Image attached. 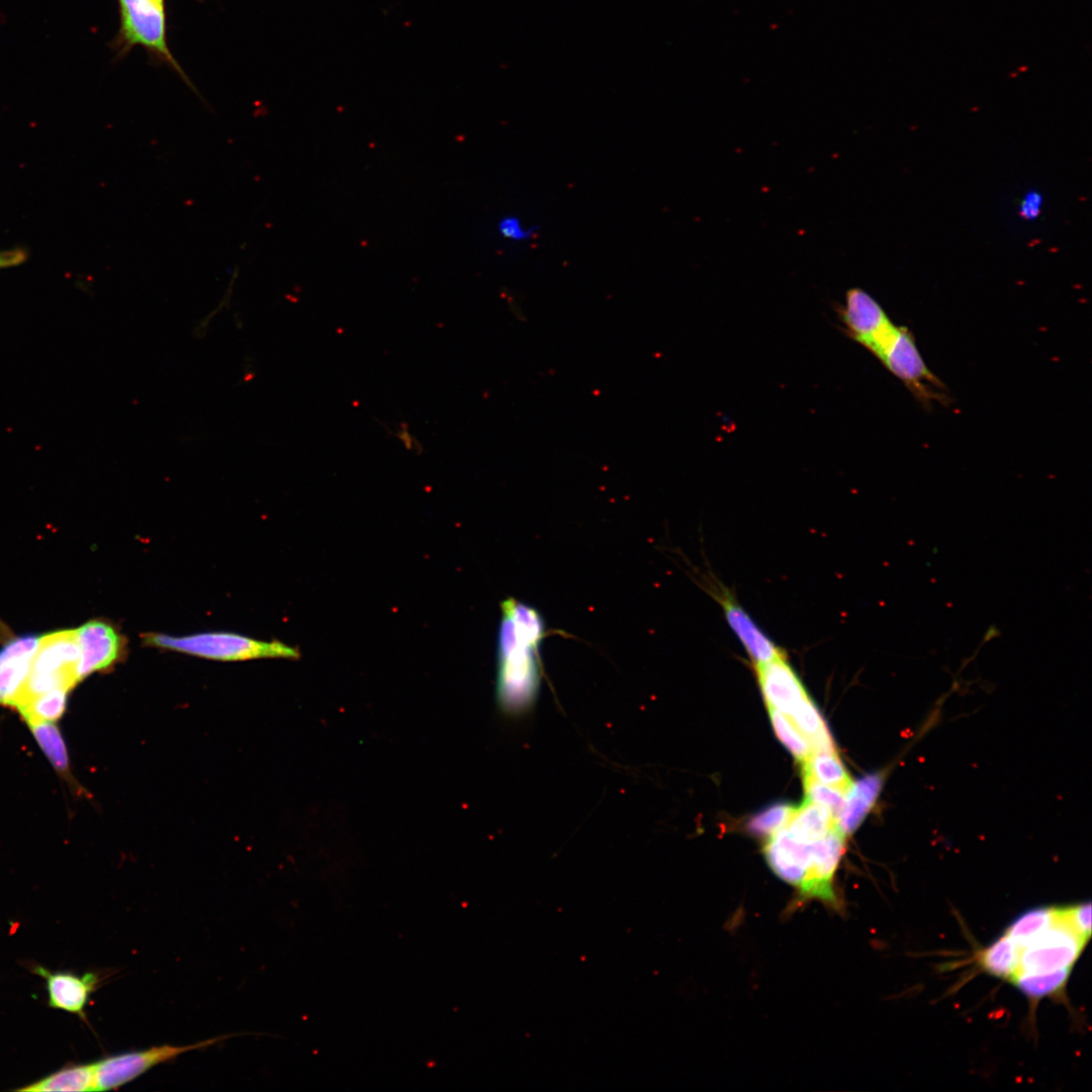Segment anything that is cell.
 <instances>
[{"instance_id": "cell-15", "label": "cell", "mask_w": 1092, "mask_h": 1092, "mask_svg": "<svg viewBox=\"0 0 1092 1092\" xmlns=\"http://www.w3.org/2000/svg\"><path fill=\"white\" fill-rule=\"evenodd\" d=\"M838 825L831 811L808 799L795 807L786 825L790 834L800 842L811 843L824 837Z\"/></svg>"}, {"instance_id": "cell-16", "label": "cell", "mask_w": 1092, "mask_h": 1092, "mask_svg": "<svg viewBox=\"0 0 1092 1092\" xmlns=\"http://www.w3.org/2000/svg\"><path fill=\"white\" fill-rule=\"evenodd\" d=\"M881 787V780L877 776H868L851 788L845 794L843 807L838 815V827L843 834H849L863 820L871 809Z\"/></svg>"}, {"instance_id": "cell-31", "label": "cell", "mask_w": 1092, "mask_h": 1092, "mask_svg": "<svg viewBox=\"0 0 1092 1092\" xmlns=\"http://www.w3.org/2000/svg\"><path fill=\"white\" fill-rule=\"evenodd\" d=\"M397 429H398V431L395 433V436L403 444V446L407 450H413L414 452H420L421 445L418 443L417 439L412 435V433L408 430V427L404 423H402L401 425H399L397 427Z\"/></svg>"}, {"instance_id": "cell-9", "label": "cell", "mask_w": 1092, "mask_h": 1092, "mask_svg": "<svg viewBox=\"0 0 1092 1092\" xmlns=\"http://www.w3.org/2000/svg\"><path fill=\"white\" fill-rule=\"evenodd\" d=\"M763 854L771 871L796 892L789 908H799L809 877L811 844L798 841L784 827L766 841Z\"/></svg>"}, {"instance_id": "cell-25", "label": "cell", "mask_w": 1092, "mask_h": 1092, "mask_svg": "<svg viewBox=\"0 0 1092 1092\" xmlns=\"http://www.w3.org/2000/svg\"><path fill=\"white\" fill-rule=\"evenodd\" d=\"M767 708L778 738L797 760L800 762L804 761L812 752L808 740L797 729L789 717L776 709Z\"/></svg>"}, {"instance_id": "cell-32", "label": "cell", "mask_w": 1092, "mask_h": 1092, "mask_svg": "<svg viewBox=\"0 0 1092 1092\" xmlns=\"http://www.w3.org/2000/svg\"><path fill=\"white\" fill-rule=\"evenodd\" d=\"M24 259L25 253L20 250L0 252V268L17 265Z\"/></svg>"}, {"instance_id": "cell-21", "label": "cell", "mask_w": 1092, "mask_h": 1092, "mask_svg": "<svg viewBox=\"0 0 1092 1092\" xmlns=\"http://www.w3.org/2000/svg\"><path fill=\"white\" fill-rule=\"evenodd\" d=\"M20 1091H94V1064L63 1069Z\"/></svg>"}, {"instance_id": "cell-30", "label": "cell", "mask_w": 1092, "mask_h": 1092, "mask_svg": "<svg viewBox=\"0 0 1092 1092\" xmlns=\"http://www.w3.org/2000/svg\"><path fill=\"white\" fill-rule=\"evenodd\" d=\"M1041 204L1042 197L1039 193L1035 191L1026 193L1019 206L1021 216L1026 219L1035 218L1040 212Z\"/></svg>"}, {"instance_id": "cell-12", "label": "cell", "mask_w": 1092, "mask_h": 1092, "mask_svg": "<svg viewBox=\"0 0 1092 1092\" xmlns=\"http://www.w3.org/2000/svg\"><path fill=\"white\" fill-rule=\"evenodd\" d=\"M724 617L754 665L785 655L784 651L756 625L750 615L725 589L717 590Z\"/></svg>"}, {"instance_id": "cell-23", "label": "cell", "mask_w": 1092, "mask_h": 1092, "mask_svg": "<svg viewBox=\"0 0 1092 1092\" xmlns=\"http://www.w3.org/2000/svg\"><path fill=\"white\" fill-rule=\"evenodd\" d=\"M68 692L64 689L54 690L29 700L16 709L26 723L56 721L65 711Z\"/></svg>"}, {"instance_id": "cell-11", "label": "cell", "mask_w": 1092, "mask_h": 1092, "mask_svg": "<svg viewBox=\"0 0 1092 1092\" xmlns=\"http://www.w3.org/2000/svg\"><path fill=\"white\" fill-rule=\"evenodd\" d=\"M754 666L767 707L790 716L794 709L809 697L785 655Z\"/></svg>"}, {"instance_id": "cell-8", "label": "cell", "mask_w": 1092, "mask_h": 1092, "mask_svg": "<svg viewBox=\"0 0 1092 1092\" xmlns=\"http://www.w3.org/2000/svg\"><path fill=\"white\" fill-rule=\"evenodd\" d=\"M841 316L850 336L876 357L886 348L897 329L881 304L858 287L846 291Z\"/></svg>"}, {"instance_id": "cell-1", "label": "cell", "mask_w": 1092, "mask_h": 1092, "mask_svg": "<svg viewBox=\"0 0 1092 1092\" xmlns=\"http://www.w3.org/2000/svg\"><path fill=\"white\" fill-rule=\"evenodd\" d=\"M549 634L536 608L515 598L502 602L496 698L504 712L522 715L534 706L542 678L540 646Z\"/></svg>"}, {"instance_id": "cell-27", "label": "cell", "mask_w": 1092, "mask_h": 1092, "mask_svg": "<svg viewBox=\"0 0 1092 1092\" xmlns=\"http://www.w3.org/2000/svg\"><path fill=\"white\" fill-rule=\"evenodd\" d=\"M803 786L808 800L827 807L836 819L843 807L845 792L822 784L808 775L802 774Z\"/></svg>"}, {"instance_id": "cell-2", "label": "cell", "mask_w": 1092, "mask_h": 1092, "mask_svg": "<svg viewBox=\"0 0 1092 1092\" xmlns=\"http://www.w3.org/2000/svg\"><path fill=\"white\" fill-rule=\"evenodd\" d=\"M80 646L76 629L60 630L39 637L28 674L10 706L15 709L48 692L70 691L77 682Z\"/></svg>"}, {"instance_id": "cell-33", "label": "cell", "mask_w": 1092, "mask_h": 1092, "mask_svg": "<svg viewBox=\"0 0 1092 1092\" xmlns=\"http://www.w3.org/2000/svg\"><path fill=\"white\" fill-rule=\"evenodd\" d=\"M158 3L165 5V0H156Z\"/></svg>"}, {"instance_id": "cell-20", "label": "cell", "mask_w": 1092, "mask_h": 1092, "mask_svg": "<svg viewBox=\"0 0 1092 1092\" xmlns=\"http://www.w3.org/2000/svg\"><path fill=\"white\" fill-rule=\"evenodd\" d=\"M1058 911L1057 907L1029 909L1013 920L1006 934L1023 948L1057 921Z\"/></svg>"}, {"instance_id": "cell-26", "label": "cell", "mask_w": 1092, "mask_h": 1092, "mask_svg": "<svg viewBox=\"0 0 1092 1092\" xmlns=\"http://www.w3.org/2000/svg\"><path fill=\"white\" fill-rule=\"evenodd\" d=\"M795 806L776 803L753 815L747 822L749 832L757 835H774L786 827Z\"/></svg>"}, {"instance_id": "cell-10", "label": "cell", "mask_w": 1092, "mask_h": 1092, "mask_svg": "<svg viewBox=\"0 0 1092 1092\" xmlns=\"http://www.w3.org/2000/svg\"><path fill=\"white\" fill-rule=\"evenodd\" d=\"M76 630L80 646L79 680L108 669L124 656L126 639L112 623L91 620Z\"/></svg>"}, {"instance_id": "cell-6", "label": "cell", "mask_w": 1092, "mask_h": 1092, "mask_svg": "<svg viewBox=\"0 0 1092 1092\" xmlns=\"http://www.w3.org/2000/svg\"><path fill=\"white\" fill-rule=\"evenodd\" d=\"M224 1038L225 1036H218L187 1045L164 1044L103 1059L94 1064V1091L116 1089L155 1066L193 1050L207 1048Z\"/></svg>"}, {"instance_id": "cell-5", "label": "cell", "mask_w": 1092, "mask_h": 1092, "mask_svg": "<svg viewBox=\"0 0 1092 1092\" xmlns=\"http://www.w3.org/2000/svg\"><path fill=\"white\" fill-rule=\"evenodd\" d=\"M877 358L924 404L945 398L944 385L926 366L908 328L897 327Z\"/></svg>"}, {"instance_id": "cell-3", "label": "cell", "mask_w": 1092, "mask_h": 1092, "mask_svg": "<svg viewBox=\"0 0 1092 1092\" xmlns=\"http://www.w3.org/2000/svg\"><path fill=\"white\" fill-rule=\"evenodd\" d=\"M146 645L218 660L255 658H295L298 651L279 641H259L229 632H207L189 636L161 633L143 635Z\"/></svg>"}, {"instance_id": "cell-4", "label": "cell", "mask_w": 1092, "mask_h": 1092, "mask_svg": "<svg viewBox=\"0 0 1092 1092\" xmlns=\"http://www.w3.org/2000/svg\"><path fill=\"white\" fill-rule=\"evenodd\" d=\"M117 3L120 26L114 43L118 55L124 57L134 47H142L197 92L168 47L165 5L156 0H117Z\"/></svg>"}, {"instance_id": "cell-7", "label": "cell", "mask_w": 1092, "mask_h": 1092, "mask_svg": "<svg viewBox=\"0 0 1092 1092\" xmlns=\"http://www.w3.org/2000/svg\"><path fill=\"white\" fill-rule=\"evenodd\" d=\"M1086 941L1063 920L1059 908L1057 921L1032 942L1021 948L1017 973L1072 968Z\"/></svg>"}, {"instance_id": "cell-24", "label": "cell", "mask_w": 1092, "mask_h": 1092, "mask_svg": "<svg viewBox=\"0 0 1092 1092\" xmlns=\"http://www.w3.org/2000/svg\"><path fill=\"white\" fill-rule=\"evenodd\" d=\"M27 725L54 767L62 774L67 772L68 754L59 729L47 721L29 722Z\"/></svg>"}, {"instance_id": "cell-28", "label": "cell", "mask_w": 1092, "mask_h": 1092, "mask_svg": "<svg viewBox=\"0 0 1092 1092\" xmlns=\"http://www.w3.org/2000/svg\"><path fill=\"white\" fill-rule=\"evenodd\" d=\"M1063 920L1081 937L1088 940L1091 935L1090 902L1071 907L1060 908Z\"/></svg>"}, {"instance_id": "cell-29", "label": "cell", "mask_w": 1092, "mask_h": 1092, "mask_svg": "<svg viewBox=\"0 0 1092 1092\" xmlns=\"http://www.w3.org/2000/svg\"><path fill=\"white\" fill-rule=\"evenodd\" d=\"M499 235L512 242H524L535 235L536 228H525L517 215H506L497 223Z\"/></svg>"}, {"instance_id": "cell-17", "label": "cell", "mask_w": 1092, "mask_h": 1092, "mask_svg": "<svg viewBox=\"0 0 1092 1092\" xmlns=\"http://www.w3.org/2000/svg\"><path fill=\"white\" fill-rule=\"evenodd\" d=\"M808 740L813 751H834L829 731L810 697L803 700L788 716Z\"/></svg>"}, {"instance_id": "cell-18", "label": "cell", "mask_w": 1092, "mask_h": 1092, "mask_svg": "<svg viewBox=\"0 0 1092 1092\" xmlns=\"http://www.w3.org/2000/svg\"><path fill=\"white\" fill-rule=\"evenodd\" d=\"M801 763L802 774L845 793L853 784L835 750L813 751Z\"/></svg>"}, {"instance_id": "cell-19", "label": "cell", "mask_w": 1092, "mask_h": 1092, "mask_svg": "<svg viewBox=\"0 0 1092 1092\" xmlns=\"http://www.w3.org/2000/svg\"><path fill=\"white\" fill-rule=\"evenodd\" d=\"M1021 948L1005 933L980 956L984 970L1000 979H1012L1019 968Z\"/></svg>"}, {"instance_id": "cell-13", "label": "cell", "mask_w": 1092, "mask_h": 1092, "mask_svg": "<svg viewBox=\"0 0 1092 1092\" xmlns=\"http://www.w3.org/2000/svg\"><path fill=\"white\" fill-rule=\"evenodd\" d=\"M39 637L24 634L0 648V704L9 705L21 689L30 668Z\"/></svg>"}, {"instance_id": "cell-14", "label": "cell", "mask_w": 1092, "mask_h": 1092, "mask_svg": "<svg viewBox=\"0 0 1092 1092\" xmlns=\"http://www.w3.org/2000/svg\"><path fill=\"white\" fill-rule=\"evenodd\" d=\"M36 973L47 980L50 1005L69 1012L82 1014L89 995L94 991L98 978L88 973L78 977L69 973L52 974L43 968Z\"/></svg>"}, {"instance_id": "cell-22", "label": "cell", "mask_w": 1092, "mask_h": 1092, "mask_svg": "<svg viewBox=\"0 0 1092 1092\" xmlns=\"http://www.w3.org/2000/svg\"><path fill=\"white\" fill-rule=\"evenodd\" d=\"M1071 969L1063 968L1035 973L1019 972L1011 981L1024 995L1037 999L1060 991L1066 985Z\"/></svg>"}]
</instances>
